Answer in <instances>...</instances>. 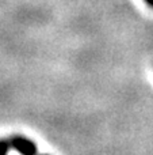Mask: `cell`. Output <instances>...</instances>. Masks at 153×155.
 <instances>
[{
  "label": "cell",
  "mask_w": 153,
  "mask_h": 155,
  "mask_svg": "<svg viewBox=\"0 0 153 155\" xmlns=\"http://www.w3.org/2000/svg\"><path fill=\"white\" fill-rule=\"evenodd\" d=\"M43 155H48V154H43Z\"/></svg>",
  "instance_id": "4"
},
{
  "label": "cell",
  "mask_w": 153,
  "mask_h": 155,
  "mask_svg": "<svg viewBox=\"0 0 153 155\" xmlns=\"http://www.w3.org/2000/svg\"><path fill=\"white\" fill-rule=\"evenodd\" d=\"M146 3H148L149 5H151V7H153V0H145Z\"/></svg>",
  "instance_id": "3"
},
{
  "label": "cell",
  "mask_w": 153,
  "mask_h": 155,
  "mask_svg": "<svg viewBox=\"0 0 153 155\" xmlns=\"http://www.w3.org/2000/svg\"><path fill=\"white\" fill-rule=\"evenodd\" d=\"M10 150H11V144L8 137L7 139H0V155H7Z\"/></svg>",
  "instance_id": "2"
},
{
  "label": "cell",
  "mask_w": 153,
  "mask_h": 155,
  "mask_svg": "<svg viewBox=\"0 0 153 155\" xmlns=\"http://www.w3.org/2000/svg\"><path fill=\"white\" fill-rule=\"evenodd\" d=\"M11 148L18 151L20 155H37V144L29 137H24L22 135H12L8 137Z\"/></svg>",
  "instance_id": "1"
}]
</instances>
